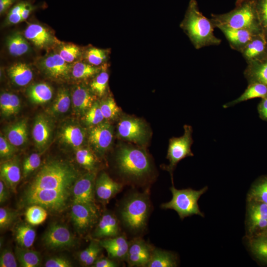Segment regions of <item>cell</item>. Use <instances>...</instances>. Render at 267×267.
<instances>
[{
  "mask_svg": "<svg viewBox=\"0 0 267 267\" xmlns=\"http://www.w3.org/2000/svg\"><path fill=\"white\" fill-rule=\"evenodd\" d=\"M80 176L78 170L70 163L49 160L24 189L21 205H38L50 213H61L68 207L74 185Z\"/></svg>",
  "mask_w": 267,
  "mask_h": 267,
  "instance_id": "6da1fadb",
  "label": "cell"
},
{
  "mask_svg": "<svg viewBox=\"0 0 267 267\" xmlns=\"http://www.w3.org/2000/svg\"><path fill=\"white\" fill-rule=\"evenodd\" d=\"M180 27L187 35L195 48L218 45L221 40L215 36L214 27L210 19L204 16L199 11L197 3L191 0Z\"/></svg>",
  "mask_w": 267,
  "mask_h": 267,
  "instance_id": "7a4b0ae2",
  "label": "cell"
},
{
  "mask_svg": "<svg viewBox=\"0 0 267 267\" xmlns=\"http://www.w3.org/2000/svg\"><path fill=\"white\" fill-rule=\"evenodd\" d=\"M115 161L119 173L133 180H139L152 171L150 159L141 148L122 144L118 149Z\"/></svg>",
  "mask_w": 267,
  "mask_h": 267,
  "instance_id": "3957f363",
  "label": "cell"
},
{
  "mask_svg": "<svg viewBox=\"0 0 267 267\" xmlns=\"http://www.w3.org/2000/svg\"><path fill=\"white\" fill-rule=\"evenodd\" d=\"M214 27L247 29L262 33L254 0H239L229 12L212 14L210 19Z\"/></svg>",
  "mask_w": 267,
  "mask_h": 267,
  "instance_id": "277c9868",
  "label": "cell"
},
{
  "mask_svg": "<svg viewBox=\"0 0 267 267\" xmlns=\"http://www.w3.org/2000/svg\"><path fill=\"white\" fill-rule=\"evenodd\" d=\"M151 204L146 193L135 192L129 195L122 202L120 215L122 222L130 230L137 232L147 225Z\"/></svg>",
  "mask_w": 267,
  "mask_h": 267,
  "instance_id": "5b68a950",
  "label": "cell"
},
{
  "mask_svg": "<svg viewBox=\"0 0 267 267\" xmlns=\"http://www.w3.org/2000/svg\"><path fill=\"white\" fill-rule=\"evenodd\" d=\"M170 189L172 198L170 201L161 205L162 209L175 210L181 220L193 215L204 217L203 213L199 209L198 201L200 196L207 191L208 186L199 190H194L191 188L177 189L173 185Z\"/></svg>",
  "mask_w": 267,
  "mask_h": 267,
  "instance_id": "8992f818",
  "label": "cell"
},
{
  "mask_svg": "<svg viewBox=\"0 0 267 267\" xmlns=\"http://www.w3.org/2000/svg\"><path fill=\"white\" fill-rule=\"evenodd\" d=\"M184 134L178 137H173L169 140L167 158L169 165L166 167L171 176L173 181V172L177 164L186 157L193 156L191 146L193 143L192 128L190 126L184 125Z\"/></svg>",
  "mask_w": 267,
  "mask_h": 267,
  "instance_id": "52a82bcc",
  "label": "cell"
},
{
  "mask_svg": "<svg viewBox=\"0 0 267 267\" xmlns=\"http://www.w3.org/2000/svg\"><path fill=\"white\" fill-rule=\"evenodd\" d=\"M117 132L121 139L143 145L149 138V129L142 120L134 117L125 116L119 121Z\"/></svg>",
  "mask_w": 267,
  "mask_h": 267,
  "instance_id": "ba28073f",
  "label": "cell"
},
{
  "mask_svg": "<svg viewBox=\"0 0 267 267\" xmlns=\"http://www.w3.org/2000/svg\"><path fill=\"white\" fill-rule=\"evenodd\" d=\"M71 217L76 230L80 234L87 232L97 222L98 218L96 206L73 203Z\"/></svg>",
  "mask_w": 267,
  "mask_h": 267,
  "instance_id": "9c48e42d",
  "label": "cell"
},
{
  "mask_svg": "<svg viewBox=\"0 0 267 267\" xmlns=\"http://www.w3.org/2000/svg\"><path fill=\"white\" fill-rule=\"evenodd\" d=\"M113 139V128L108 122H103L92 127L88 134L90 147L98 155H104L111 147Z\"/></svg>",
  "mask_w": 267,
  "mask_h": 267,
  "instance_id": "30bf717a",
  "label": "cell"
},
{
  "mask_svg": "<svg viewBox=\"0 0 267 267\" xmlns=\"http://www.w3.org/2000/svg\"><path fill=\"white\" fill-rule=\"evenodd\" d=\"M94 172H89L81 176L75 182L72 192L73 203L96 206L95 203Z\"/></svg>",
  "mask_w": 267,
  "mask_h": 267,
  "instance_id": "8fae6325",
  "label": "cell"
},
{
  "mask_svg": "<svg viewBox=\"0 0 267 267\" xmlns=\"http://www.w3.org/2000/svg\"><path fill=\"white\" fill-rule=\"evenodd\" d=\"M44 245L49 249L70 248L75 245V238L68 228L59 223H52L44 233Z\"/></svg>",
  "mask_w": 267,
  "mask_h": 267,
  "instance_id": "7c38bea8",
  "label": "cell"
},
{
  "mask_svg": "<svg viewBox=\"0 0 267 267\" xmlns=\"http://www.w3.org/2000/svg\"><path fill=\"white\" fill-rule=\"evenodd\" d=\"M153 248L141 238H136L129 242L126 261L130 267H146Z\"/></svg>",
  "mask_w": 267,
  "mask_h": 267,
  "instance_id": "4fadbf2b",
  "label": "cell"
},
{
  "mask_svg": "<svg viewBox=\"0 0 267 267\" xmlns=\"http://www.w3.org/2000/svg\"><path fill=\"white\" fill-rule=\"evenodd\" d=\"M248 203L247 209L248 230L251 234L261 231L260 233L261 234L267 230V204L254 201Z\"/></svg>",
  "mask_w": 267,
  "mask_h": 267,
  "instance_id": "5bb4252c",
  "label": "cell"
},
{
  "mask_svg": "<svg viewBox=\"0 0 267 267\" xmlns=\"http://www.w3.org/2000/svg\"><path fill=\"white\" fill-rule=\"evenodd\" d=\"M41 66L46 74L56 80L65 79L71 73L72 67L58 53L47 55L42 61Z\"/></svg>",
  "mask_w": 267,
  "mask_h": 267,
  "instance_id": "9a60e30c",
  "label": "cell"
},
{
  "mask_svg": "<svg viewBox=\"0 0 267 267\" xmlns=\"http://www.w3.org/2000/svg\"><path fill=\"white\" fill-rule=\"evenodd\" d=\"M52 131V124L46 116L40 114L36 117L32 129V136L39 150H43L48 145L51 138Z\"/></svg>",
  "mask_w": 267,
  "mask_h": 267,
  "instance_id": "2e32d148",
  "label": "cell"
},
{
  "mask_svg": "<svg viewBox=\"0 0 267 267\" xmlns=\"http://www.w3.org/2000/svg\"><path fill=\"white\" fill-rule=\"evenodd\" d=\"M72 107L75 113L84 116L95 102L90 89L83 85L76 86L71 93Z\"/></svg>",
  "mask_w": 267,
  "mask_h": 267,
  "instance_id": "e0dca14e",
  "label": "cell"
},
{
  "mask_svg": "<svg viewBox=\"0 0 267 267\" xmlns=\"http://www.w3.org/2000/svg\"><path fill=\"white\" fill-rule=\"evenodd\" d=\"M122 187V184L113 180L103 172L96 178L95 195L99 201L105 204L120 192Z\"/></svg>",
  "mask_w": 267,
  "mask_h": 267,
  "instance_id": "ac0fdd59",
  "label": "cell"
},
{
  "mask_svg": "<svg viewBox=\"0 0 267 267\" xmlns=\"http://www.w3.org/2000/svg\"><path fill=\"white\" fill-rule=\"evenodd\" d=\"M218 28L223 34L231 48L239 52L256 35L261 34L247 29H232L224 27Z\"/></svg>",
  "mask_w": 267,
  "mask_h": 267,
  "instance_id": "d6986e66",
  "label": "cell"
},
{
  "mask_svg": "<svg viewBox=\"0 0 267 267\" xmlns=\"http://www.w3.org/2000/svg\"><path fill=\"white\" fill-rule=\"evenodd\" d=\"M0 179L13 192L21 179V170L18 160L10 158L2 162L0 167Z\"/></svg>",
  "mask_w": 267,
  "mask_h": 267,
  "instance_id": "ffe728a7",
  "label": "cell"
},
{
  "mask_svg": "<svg viewBox=\"0 0 267 267\" xmlns=\"http://www.w3.org/2000/svg\"><path fill=\"white\" fill-rule=\"evenodd\" d=\"M240 53L247 64L266 57L267 41L263 34L256 35Z\"/></svg>",
  "mask_w": 267,
  "mask_h": 267,
  "instance_id": "44dd1931",
  "label": "cell"
},
{
  "mask_svg": "<svg viewBox=\"0 0 267 267\" xmlns=\"http://www.w3.org/2000/svg\"><path fill=\"white\" fill-rule=\"evenodd\" d=\"M100 245L106 249L111 259L126 260L129 242L124 235L104 238L99 241Z\"/></svg>",
  "mask_w": 267,
  "mask_h": 267,
  "instance_id": "7402d4cb",
  "label": "cell"
},
{
  "mask_svg": "<svg viewBox=\"0 0 267 267\" xmlns=\"http://www.w3.org/2000/svg\"><path fill=\"white\" fill-rule=\"evenodd\" d=\"M120 232L119 222L116 216L110 213L103 214L93 232V236L97 239L116 237Z\"/></svg>",
  "mask_w": 267,
  "mask_h": 267,
  "instance_id": "603a6c76",
  "label": "cell"
},
{
  "mask_svg": "<svg viewBox=\"0 0 267 267\" xmlns=\"http://www.w3.org/2000/svg\"><path fill=\"white\" fill-rule=\"evenodd\" d=\"M24 35L26 39L40 48L48 47L54 42V38L49 32L38 24L29 25Z\"/></svg>",
  "mask_w": 267,
  "mask_h": 267,
  "instance_id": "cb8c5ba5",
  "label": "cell"
},
{
  "mask_svg": "<svg viewBox=\"0 0 267 267\" xmlns=\"http://www.w3.org/2000/svg\"><path fill=\"white\" fill-rule=\"evenodd\" d=\"M86 136L85 129L76 124H70L64 126L60 133V138L62 141L77 149L81 147Z\"/></svg>",
  "mask_w": 267,
  "mask_h": 267,
  "instance_id": "d4e9b609",
  "label": "cell"
},
{
  "mask_svg": "<svg viewBox=\"0 0 267 267\" xmlns=\"http://www.w3.org/2000/svg\"><path fill=\"white\" fill-rule=\"evenodd\" d=\"M244 75L248 84L257 82L267 86V56L248 63Z\"/></svg>",
  "mask_w": 267,
  "mask_h": 267,
  "instance_id": "484cf974",
  "label": "cell"
},
{
  "mask_svg": "<svg viewBox=\"0 0 267 267\" xmlns=\"http://www.w3.org/2000/svg\"><path fill=\"white\" fill-rule=\"evenodd\" d=\"M26 119L21 120L9 125L5 130V136L13 145L17 147L26 143L28 140Z\"/></svg>",
  "mask_w": 267,
  "mask_h": 267,
  "instance_id": "4316f807",
  "label": "cell"
},
{
  "mask_svg": "<svg viewBox=\"0 0 267 267\" xmlns=\"http://www.w3.org/2000/svg\"><path fill=\"white\" fill-rule=\"evenodd\" d=\"M267 97V86L260 83H249L246 89L243 93L237 98L227 102L223 105L224 108H226L240 102L248 100Z\"/></svg>",
  "mask_w": 267,
  "mask_h": 267,
  "instance_id": "83f0119b",
  "label": "cell"
},
{
  "mask_svg": "<svg viewBox=\"0 0 267 267\" xmlns=\"http://www.w3.org/2000/svg\"><path fill=\"white\" fill-rule=\"evenodd\" d=\"M7 72L12 82L20 87L28 85L33 77L31 69L23 63H17L12 65L8 68Z\"/></svg>",
  "mask_w": 267,
  "mask_h": 267,
  "instance_id": "f1b7e54d",
  "label": "cell"
},
{
  "mask_svg": "<svg viewBox=\"0 0 267 267\" xmlns=\"http://www.w3.org/2000/svg\"><path fill=\"white\" fill-rule=\"evenodd\" d=\"M177 258L173 253L158 248H153L150 259L145 267H176Z\"/></svg>",
  "mask_w": 267,
  "mask_h": 267,
  "instance_id": "f546056e",
  "label": "cell"
},
{
  "mask_svg": "<svg viewBox=\"0 0 267 267\" xmlns=\"http://www.w3.org/2000/svg\"><path fill=\"white\" fill-rule=\"evenodd\" d=\"M27 94L32 103L43 104L51 99L53 90L49 85L41 83L30 86L27 89Z\"/></svg>",
  "mask_w": 267,
  "mask_h": 267,
  "instance_id": "4dcf8cb0",
  "label": "cell"
},
{
  "mask_svg": "<svg viewBox=\"0 0 267 267\" xmlns=\"http://www.w3.org/2000/svg\"><path fill=\"white\" fill-rule=\"evenodd\" d=\"M14 237L19 246L29 248L35 240L36 231L35 229L26 223L17 224L14 230Z\"/></svg>",
  "mask_w": 267,
  "mask_h": 267,
  "instance_id": "1f68e13d",
  "label": "cell"
},
{
  "mask_svg": "<svg viewBox=\"0 0 267 267\" xmlns=\"http://www.w3.org/2000/svg\"><path fill=\"white\" fill-rule=\"evenodd\" d=\"M21 102L19 97L11 92H4L0 94V108L1 114L8 117L19 112Z\"/></svg>",
  "mask_w": 267,
  "mask_h": 267,
  "instance_id": "d6a6232c",
  "label": "cell"
},
{
  "mask_svg": "<svg viewBox=\"0 0 267 267\" xmlns=\"http://www.w3.org/2000/svg\"><path fill=\"white\" fill-rule=\"evenodd\" d=\"M15 254L21 267H37L41 264L40 254L36 251L18 246L15 248Z\"/></svg>",
  "mask_w": 267,
  "mask_h": 267,
  "instance_id": "836d02e7",
  "label": "cell"
},
{
  "mask_svg": "<svg viewBox=\"0 0 267 267\" xmlns=\"http://www.w3.org/2000/svg\"><path fill=\"white\" fill-rule=\"evenodd\" d=\"M6 42L8 50L13 56H21L30 50V45L26 38L18 33L9 36Z\"/></svg>",
  "mask_w": 267,
  "mask_h": 267,
  "instance_id": "e575fe53",
  "label": "cell"
},
{
  "mask_svg": "<svg viewBox=\"0 0 267 267\" xmlns=\"http://www.w3.org/2000/svg\"><path fill=\"white\" fill-rule=\"evenodd\" d=\"M71 102L68 89L65 88H60L50 107V112L55 115L64 114L68 111Z\"/></svg>",
  "mask_w": 267,
  "mask_h": 267,
  "instance_id": "d590c367",
  "label": "cell"
},
{
  "mask_svg": "<svg viewBox=\"0 0 267 267\" xmlns=\"http://www.w3.org/2000/svg\"><path fill=\"white\" fill-rule=\"evenodd\" d=\"M76 159L78 163L89 172H94L97 159L92 152L87 148L80 147L76 150Z\"/></svg>",
  "mask_w": 267,
  "mask_h": 267,
  "instance_id": "8d00e7d4",
  "label": "cell"
},
{
  "mask_svg": "<svg viewBox=\"0 0 267 267\" xmlns=\"http://www.w3.org/2000/svg\"><path fill=\"white\" fill-rule=\"evenodd\" d=\"M100 71V67L85 63L76 62L72 67L71 74L75 79L85 80L95 76Z\"/></svg>",
  "mask_w": 267,
  "mask_h": 267,
  "instance_id": "74e56055",
  "label": "cell"
},
{
  "mask_svg": "<svg viewBox=\"0 0 267 267\" xmlns=\"http://www.w3.org/2000/svg\"><path fill=\"white\" fill-rule=\"evenodd\" d=\"M247 199L248 202H259L267 204V177L261 178L252 186Z\"/></svg>",
  "mask_w": 267,
  "mask_h": 267,
  "instance_id": "f35d334b",
  "label": "cell"
},
{
  "mask_svg": "<svg viewBox=\"0 0 267 267\" xmlns=\"http://www.w3.org/2000/svg\"><path fill=\"white\" fill-rule=\"evenodd\" d=\"M47 211L38 205H32L26 210L25 215L26 221L31 225H38L46 219Z\"/></svg>",
  "mask_w": 267,
  "mask_h": 267,
  "instance_id": "ab89813d",
  "label": "cell"
},
{
  "mask_svg": "<svg viewBox=\"0 0 267 267\" xmlns=\"http://www.w3.org/2000/svg\"><path fill=\"white\" fill-rule=\"evenodd\" d=\"M250 249L259 260L267 263V238L259 235L249 241Z\"/></svg>",
  "mask_w": 267,
  "mask_h": 267,
  "instance_id": "60d3db41",
  "label": "cell"
},
{
  "mask_svg": "<svg viewBox=\"0 0 267 267\" xmlns=\"http://www.w3.org/2000/svg\"><path fill=\"white\" fill-rule=\"evenodd\" d=\"M109 75L104 69L97 74L90 84V89L94 95L103 96L106 93L108 87Z\"/></svg>",
  "mask_w": 267,
  "mask_h": 267,
  "instance_id": "b9f144b4",
  "label": "cell"
},
{
  "mask_svg": "<svg viewBox=\"0 0 267 267\" xmlns=\"http://www.w3.org/2000/svg\"><path fill=\"white\" fill-rule=\"evenodd\" d=\"M100 107L105 120H114L119 115L120 109L112 97H108L99 102Z\"/></svg>",
  "mask_w": 267,
  "mask_h": 267,
  "instance_id": "7bdbcfd3",
  "label": "cell"
},
{
  "mask_svg": "<svg viewBox=\"0 0 267 267\" xmlns=\"http://www.w3.org/2000/svg\"><path fill=\"white\" fill-rule=\"evenodd\" d=\"M84 118L85 124L92 127L103 122L105 119L101 112L99 101H95L84 116Z\"/></svg>",
  "mask_w": 267,
  "mask_h": 267,
  "instance_id": "ee69618b",
  "label": "cell"
},
{
  "mask_svg": "<svg viewBox=\"0 0 267 267\" xmlns=\"http://www.w3.org/2000/svg\"><path fill=\"white\" fill-rule=\"evenodd\" d=\"M262 33L267 41V0H254Z\"/></svg>",
  "mask_w": 267,
  "mask_h": 267,
  "instance_id": "f6af8a7d",
  "label": "cell"
},
{
  "mask_svg": "<svg viewBox=\"0 0 267 267\" xmlns=\"http://www.w3.org/2000/svg\"><path fill=\"white\" fill-rule=\"evenodd\" d=\"M41 163L40 155L33 153L26 157L23 161L22 174L24 178H26L33 171L38 168Z\"/></svg>",
  "mask_w": 267,
  "mask_h": 267,
  "instance_id": "bcb514c9",
  "label": "cell"
},
{
  "mask_svg": "<svg viewBox=\"0 0 267 267\" xmlns=\"http://www.w3.org/2000/svg\"><path fill=\"white\" fill-rule=\"evenodd\" d=\"M58 54L66 62L69 63L78 58L81 54V50L76 45L65 44L60 47Z\"/></svg>",
  "mask_w": 267,
  "mask_h": 267,
  "instance_id": "7dc6e473",
  "label": "cell"
},
{
  "mask_svg": "<svg viewBox=\"0 0 267 267\" xmlns=\"http://www.w3.org/2000/svg\"><path fill=\"white\" fill-rule=\"evenodd\" d=\"M107 58L106 50L96 47L88 49L86 53V58L92 65L98 66L101 64Z\"/></svg>",
  "mask_w": 267,
  "mask_h": 267,
  "instance_id": "c3c4849f",
  "label": "cell"
},
{
  "mask_svg": "<svg viewBox=\"0 0 267 267\" xmlns=\"http://www.w3.org/2000/svg\"><path fill=\"white\" fill-rule=\"evenodd\" d=\"M18 213L5 207L0 208V228L1 230L8 228L15 221Z\"/></svg>",
  "mask_w": 267,
  "mask_h": 267,
  "instance_id": "681fc988",
  "label": "cell"
},
{
  "mask_svg": "<svg viewBox=\"0 0 267 267\" xmlns=\"http://www.w3.org/2000/svg\"><path fill=\"white\" fill-rule=\"evenodd\" d=\"M16 146L11 144L3 135L0 136V158L6 160L10 159L16 151Z\"/></svg>",
  "mask_w": 267,
  "mask_h": 267,
  "instance_id": "f907efd6",
  "label": "cell"
},
{
  "mask_svg": "<svg viewBox=\"0 0 267 267\" xmlns=\"http://www.w3.org/2000/svg\"><path fill=\"white\" fill-rule=\"evenodd\" d=\"M11 249L5 248L1 253L0 257V267H16L17 263Z\"/></svg>",
  "mask_w": 267,
  "mask_h": 267,
  "instance_id": "816d5d0a",
  "label": "cell"
},
{
  "mask_svg": "<svg viewBox=\"0 0 267 267\" xmlns=\"http://www.w3.org/2000/svg\"><path fill=\"white\" fill-rule=\"evenodd\" d=\"M45 267H71V262L63 257H53L48 259L44 264Z\"/></svg>",
  "mask_w": 267,
  "mask_h": 267,
  "instance_id": "f5cc1de1",
  "label": "cell"
},
{
  "mask_svg": "<svg viewBox=\"0 0 267 267\" xmlns=\"http://www.w3.org/2000/svg\"><path fill=\"white\" fill-rule=\"evenodd\" d=\"M98 243L96 240L91 241L88 247L80 253L79 258L82 263H85Z\"/></svg>",
  "mask_w": 267,
  "mask_h": 267,
  "instance_id": "db71d44e",
  "label": "cell"
},
{
  "mask_svg": "<svg viewBox=\"0 0 267 267\" xmlns=\"http://www.w3.org/2000/svg\"><path fill=\"white\" fill-rule=\"evenodd\" d=\"M119 265L112 259L101 258L95 261L92 267H117Z\"/></svg>",
  "mask_w": 267,
  "mask_h": 267,
  "instance_id": "11a10c76",
  "label": "cell"
},
{
  "mask_svg": "<svg viewBox=\"0 0 267 267\" xmlns=\"http://www.w3.org/2000/svg\"><path fill=\"white\" fill-rule=\"evenodd\" d=\"M260 118L267 121V97L262 99L257 106Z\"/></svg>",
  "mask_w": 267,
  "mask_h": 267,
  "instance_id": "9f6ffc18",
  "label": "cell"
},
{
  "mask_svg": "<svg viewBox=\"0 0 267 267\" xmlns=\"http://www.w3.org/2000/svg\"><path fill=\"white\" fill-rule=\"evenodd\" d=\"M101 246L100 245L99 242L96 246L90 256L86 261L84 265L86 266H89L92 265L95 261L97 259V257L100 253L101 249Z\"/></svg>",
  "mask_w": 267,
  "mask_h": 267,
  "instance_id": "6f0895ef",
  "label": "cell"
},
{
  "mask_svg": "<svg viewBox=\"0 0 267 267\" xmlns=\"http://www.w3.org/2000/svg\"><path fill=\"white\" fill-rule=\"evenodd\" d=\"M9 188L5 185L4 182L0 179V203H5L9 198Z\"/></svg>",
  "mask_w": 267,
  "mask_h": 267,
  "instance_id": "680465c9",
  "label": "cell"
},
{
  "mask_svg": "<svg viewBox=\"0 0 267 267\" xmlns=\"http://www.w3.org/2000/svg\"><path fill=\"white\" fill-rule=\"evenodd\" d=\"M23 21L21 13L9 12L6 18L8 24H15Z\"/></svg>",
  "mask_w": 267,
  "mask_h": 267,
  "instance_id": "91938a15",
  "label": "cell"
},
{
  "mask_svg": "<svg viewBox=\"0 0 267 267\" xmlns=\"http://www.w3.org/2000/svg\"><path fill=\"white\" fill-rule=\"evenodd\" d=\"M17 0H0V13H4Z\"/></svg>",
  "mask_w": 267,
  "mask_h": 267,
  "instance_id": "94428289",
  "label": "cell"
},
{
  "mask_svg": "<svg viewBox=\"0 0 267 267\" xmlns=\"http://www.w3.org/2000/svg\"><path fill=\"white\" fill-rule=\"evenodd\" d=\"M34 9V6L27 2V4L21 12L23 21L28 18L30 13Z\"/></svg>",
  "mask_w": 267,
  "mask_h": 267,
  "instance_id": "6125c7cd",
  "label": "cell"
},
{
  "mask_svg": "<svg viewBox=\"0 0 267 267\" xmlns=\"http://www.w3.org/2000/svg\"><path fill=\"white\" fill-rule=\"evenodd\" d=\"M259 235L263 236L264 237H265L267 238V230H266V231H265V232H263L262 233L259 234Z\"/></svg>",
  "mask_w": 267,
  "mask_h": 267,
  "instance_id": "be15d7a7",
  "label": "cell"
}]
</instances>
